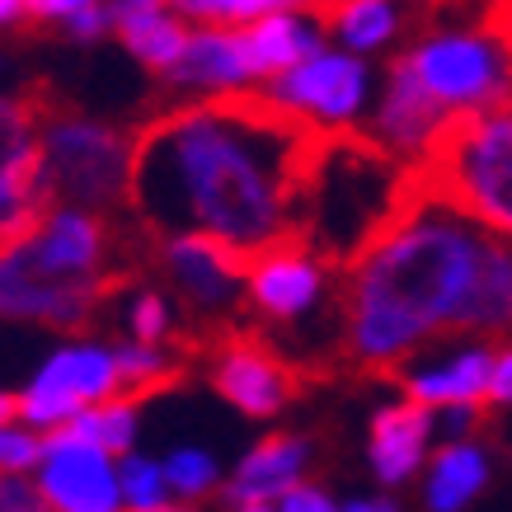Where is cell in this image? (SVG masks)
<instances>
[{
	"instance_id": "6da1fadb",
	"label": "cell",
	"mask_w": 512,
	"mask_h": 512,
	"mask_svg": "<svg viewBox=\"0 0 512 512\" xmlns=\"http://www.w3.org/2000/svg\"><path fill=\"white\" fill-rule=\"evenodd\" d=\"M329 127L278 94H207L132 137L127 202L156 240L212 235L249 264L301 240L306 188Z\"/></svg>"
},
{
	"instance_id": "7a4b0ae2",
	"label": "cell",
	"mask_w": 512,
	"mask_h": 512,
	"mask_svg": "<svg viewBox=\"0 0 512 512\" xmlns=\"http://www.w3.org/2000/svg\"><path fill=\"white\" fill-rule=\"evenodd\" d=\"M498 334H512V235L409 184L395 221L348 268V353L390 372L428 339Z\"/></svg>"
},
{
	"instance_id": "3957f363",
	"label": "cell",
	"mask_w": 512,
	"mask_h": 512,
	"mask_svg": "<svg viewBox=\"0 0 512 512\" xmlns=\"http://www.w3.org/2000/svg\"><path fill=\"white\" fill-rule=\"evenodd\" d=\"M132 254L113 249L104 212L52 207L19 245L0 254V320L80 329L127 278Z\"/></svg>"
},
{
	"instance_id": "277c9868",
	"label": "cell",
	"mask_w": 512,
	"mask_h": 512,
	"mask_svg": "<svg viewBox=\"0 0 512 512\" xmlns=\"http://www.w3.org/2000/svg\"><path fill=\"white\" fill-rule=\"evenodd\" d=\"M409 160H400L372 132L329 127L306 188L301 240L329 268H353L362 249L386 231L404 207Z\"/></svg>"
},
{
	"instance_id": "5b68a950",
	"label": "cell",
	"mask_w": 512,
	"mask_h": 512,
	"mask_svg": "<svg viewBox=\"0 0 512 512\" xmlns=\"http://www.w3.org/2000/svg\"><path fill=\"white\" fill-rule=\"evenodd\" d=\"M409 184L512 235V109H451L409 160Z\"/></svg>"
},
{
	"instance_id": "8992f818",
	"label": "cell",
	"mask_w": 512,
	"mask_h": 512,
	"mask_svg": "<svg viewBox=\"0 0 512 512\" xmlns=\"http://www.w3.org/2000/svg\"><path fill=\"white\" fill-rule=\"evenodd\" d=\"M132 184V141L90 118L47 113L43 118V188L52 207L113 212Z\"/></svg>"
},
{
	"instance_id": "52a82bcc",
	"label": "cell",
	"mask_w": 512,
	"mask_h": 512,
	"mask_svg": "<svg viewBox=\"0 0 512 512\" xmlns=\"http://www.w3.org/2000/svg\"><path fill=\"white\" fill-rule=\"evenodd\" d=\"M404 57L447 109H512V43L489 19L428 29Z\"/></svg>"
},
{
	"instance_id": "ba28073f",
	"label": "cell",
	"mask_w": 512,
	"mask_h": 512,
	"mask_svg": "<svg viewBox=\"0 0 512 512\" xmlns=\"http://www.w3.org/2000/svg\"><path fill=\"white\" fill-rule=\"evenodd\" d=\"M43 94H0V254L52 212L43 188Z\"/></svg>"
},
{
	"instance_id": "9c48e42d",
	"label": "cell",
	"mask_w": 512,
	"mask_h": 512,
	"mask_svg": "<svg viewBox=\"0 0 512 512\" xmlns=\"http://www.w3.org/2000/svg\"><path fill=\"white\" fill-rule=\"evenodd\" d=\"M104 400H123V372H118V353L99 348V343H71L57 348L43 367L33 372V381L19 395V414L43 428H62Z\"/></svg>"
},
{
	"instance_id": "30bf717a",
	"label": "cell",
	"mask_w": 512,
	"mask_h": 512,
	"mask_svg": "<svg viewBox=\"0 0 512 512\" xmlns=\"http://www.w3.org/2000/svg\"><path fill=\"white\" fill-rule=\"evenodd\" d=\"M165 264L184 296V306L202 325H231L240 301H249V259L212 235H174L165 240Z\"/></svg>"
},
{
	"instance_id": "8fae6325",
	"label": "cell",
	"mask_w": 512,
	"mask_h": 512,
	"mask_svg": "<svg viewBox=\"0 0 512 512\" xmlns=\"http://www.w3.org/2000/svg\"><path fill=\"white\" fill-rule=\"evenodd\" d=\"M38 494L52 512H123V480L113 466V451L99 442L52 428L38 461Z\"/></svg>"
},
{
	"instance_id": "7c38bea8",
	"label": "cell",
	"mask_w": 512,
	"mask_h": 512,
	"mask_svg": "<svg viewBox=\"0 0 512 512\" xmlns=\"http://www.w3.org/2000/svg\"><path fill=\"white\" fill-rule=\"evenodd\" d=\"M268 94H278L282 104L301 109L320 127H348L367 99V66L343 52H315L306 62H296L292 71L273 76Z\"/></svg>"
},
{
	"instance_id": "4fadbf2b",
	"label": "cell",
	"mask_w": 512,
	"mask_h": 512,
	"mask_svg": "<svg viewBox=\"0 0 512 512\" xmlns=\"http://www.w3.org/2000/svg\"><path fill=\"white\" fill-rule=\"evenodd\" d=\"M212 386L226 400L249 414V419H268L296 395V372L282 353H273L259 334H231L221 343L217 367H212Z\"/></svg>"
},
{
	"instance_id": "5bb4252c",
	"label": "cell",
	"mask_w": 512,
	"mask_h": 512,
	"mask_svg": "<svg viewBox=\"0 0 512 512\" xmlns=\"http://www.w3.org/2000/svg\"><path fill=\"white\" fill-rule=\"evenodd\" d=\"M320 292H325V264L306 240H287L249 264V306L273 325H301L320 306Z\"/></svg>"
},
{
	"instance_id": "9a60e30c",
	"label": "cell",
	"mask_w": 512,
	"mask_h": 512,
	"mask_svg": "<svg viewBox=\"0 0 512 512\" xmlns=\"http://www.w3.org/2000/svg\"><path fill=\"white\" fill-rule=\"evenodd\" d=\"M494 362L498 353L489 348H451V353H404L390 376L404 386L409 400H423L433 409H447V404H484L489 400V381H494Z\"/></svg>"
},
{
	"instance_id": "2e32d148",
	"label": "cell",
	"mask_w": 512,
	"mask_h": 512,
	"mask_svg": "<svg viewBox=\"0 0 512 512\" xmlns=\"http://www.w3.org/2000/svg\"><path fill=\"white\" fill-rule=\"evenodd\" d=\"M447 113H451L447 104L419 80L414 62H409V57H395V62H390L386 94H381V109H376V118H372V137L381 141V146H390L400 160H419L423 146L433 141V132L442 127Z\"/></svg>"
},
{
	"instance_id": "e0dca14e",
	"label": "cell",
	"mask_w": 512,
	"mask_h": 512,
	"mask_svg": "<svg viewBox=\"0 0 512 512\" xmlns=\"http://www.w3.org/2000/svg\"><path fill=\"white\" fill-rule=\"evenodd\" d=\"M306 10L357 52L386 47L400 33H428L433 24V0H311Z\"/></svg>"
},
{
	"instance_id": "ac0fdd59",
	"label": "cell",
	"mask_w": 512,
	"mask_h": 512,
	"mask_svg": "<svg viewBox=\"0 0 512 512\" xmlns=\"http://www.w3.org/2000/svg\"><path fill=\"white\" fill-rule=\"evenodd\" d=\"M433 437V404L404 400L381 409L372 423V470L381 484H404L419 470Z\"/></svg>"
},
{
	"instance_id": "d6986e66",
	"label": "cell",
	"mask_w": 512,
	"mask_h": 512,
	"mask_svg": "<svg viewBox=\"0 0 512 512\" xmlns=\"http://www.w3.org/2000/svg\"><path fill=\"white\" fill-rule=\"evenodd\" d=\"M320 19L306 10V15H292V10H273V15L254 19V24H240V38H245V57L254 76H282L292 71L296 62H306L320 52Z\"/></svg>"
},
{
	"instance_id": "ffe728a7",
	"label": "cell",
	"mask_w": 512,
	"mask_h": 512,
	"mask_svg": "<svg viewBox=\"0 0 512 512\" xmlns=\"http://www.w3.org/2000/svg\"><path fill=\"white\" fill-rule=\"evenodd\" d=\"M174 85H184V90H231L240 80H249V57H245V38L240 29H202L188 38L184 57L165 71Z\"/></svg>"
},
{
	"instance_id": "44dd1931",
	"label": "cell",
	"mask_w": 512,
	"mask_h": 512,
	"mask_svg": "<svg viewBox=\"0 0 512 512\" xmlns=\"http://www.w3.org/2000/svg\"><path fill=\"white\" fill-rule=\"evenodd\" d=\"M113 29L123 33V43L156 71H170L184 57L188 38H193L179 19L165 15V0H118L113 5Z\"/></svg>"
},
{
	"instance_id": "7402d4cb",
	"label": "cell",
	"mask_w": 512,
	"mask_h": 512,
	"mask_svg": "<svg viewBox=\"0 0 512 512\" xmlns=\"http://www.w3.org/2000/svg\"><path fill=\"white\" fill-rule=\"evenodd\" d=\"M306 470V442L301 437H268L249 451L240 470L231 480V498L235 503H268V498H282L287 489H296Z\"/></svg>"
},
{
	"instance_id": "603a6c76",
	"label": "cell",
	"mask_w": 512,
	"mask_h": 512,
	"mask_svg": "<svg viewBox=\"0 0 512 512\" xmlns=\"http://www.w3.org/2000/svg\"><path fill=\"white\" fill-rule=\"evenodd\" d=\"M489 480V461L480 447L470 442H451L437 451L433 475H428V508L433 512H461L470 498L484 489Z\"/></svg>"
},
{
	"instance_id": "cb8c5ba5",
	"label": "cell",
	"mask_w": 512,
	"mask_h": 512,
	"mask_svg": "<svg viewBox=\"0 0 512 512\" xmlns=\"http://www.w3.org/2000/svg\"><path fill=\"white\" fill-rule=\"evenodd\" d=\"M66 433L85 437V442H99L104 451H127L132 447V433H137V423H132V400H104V404H90V409H80L71 423H62Z\"/></svg>"
},
{
	"instance_id": "d4e9b609",
	"label": "cell",
	"mask_w": 512,
	"mask_h": 512,
	"mask_svg": "<svg viewBox=\"0 0 512 512\" xmlns=\"http://www.w3.org/2000/svg\"><path fill=\"white\" fill-rule=\"evenodd\" d=\"M113 353H118V372H123V400H141L151 390L170 386L174 372H179L170 357H160L156 343L132 339L127 348H113Z\"/></svg>"
},
{
	"instance_id": "484cf974",
	"label": "cell",
	"mask_w": 512,
	"mask_h": 512,
	"mask_svg": "<svg viewBox=\"0 0 512 512\" xmlns=\"http://www.w3.org/2000/svg\"><path fill=\"white\" fill-rule=\"evenodd\" d=\"M118 480H123L127 508H156V503H165V494H170L165 466L146 461V456H127L123 466H118Z\"/></svg>"
},
{
	"instance_id": "4316f807",
	"label": "cell",
	"mask_w": 512,
	"mask_h": 512,
	"mask_svg": "<svg viewBox=\"0 0 512 512\" xmlns=\"http://www.w3.org/2000/svg\"><path fill=\"white\" fill-rule=\"evenodd\" d=\"M165 475H170V489L184 498H202L212 484H217V461L198 447H179L170 451V461H165Z\"/></svg>"
},
{
	"instance_id": "83f0119b",
	"label": "cell",
	"mask_w": 512,
	"mask_h": 512,
	"mask_svg": "<svg viewBox=\"0 0 512 512\" xmlns=\"http://www.w3.org/2000/svg\"><path fill=\"white\" fill-rule=\"evenodd\" d=\"M184 5L198 19H212V24H231V29H240V24H254V19L273 15V10H282V5H311V0H184Z\"/></svg>"
},
{
	"instance_id": "f1b7e54d",
	"label": "cell",
	"mask_w": 512,
	"mask_h": 512,
	"mask_svg": "<svg viewBox=\"0 0 512 512\" xmlns=\"http://www.w3.org/2000/svg\"><path fill=\"white\" fill-rule=\"evenodd\" d=\"M43 447L47 442H38L29 428H10V423H0V470H10V475L33 470L38 461H43Z\"/></svg>"
},
{
	"instance_id": "f546056e",
	"label": "cell",
	"mask_w": 512,
	"mask_h": 512,
	"mask_svg": "<svg viewBox=\"0 0 512 512\" xmlns=\"http://www.w3.org/2000/svg\"><path fill=\"white\" fill-rule=\"evenodd\" d=\"M165 329H170V311H165V301L156 292H141L132 301V339L141 343H160L165 339Z\"/></svg>"
},
{
	"instance_id": "4dcf8cb0",
	"label": "cell",
	"mask_w": 512,
	"mask_h": 512,
	"mask_svg": "<svg viewBox=\"0 0 512 512\" xmlns=\"http://www.w3.org/2000/svg\"><path fill=\"white\" fill-rule=\"evenodd\" d=\"M278 512H339V508L329 503L325 489H315V484H296V489H287V494L278 498Z\"/></svg>"
},
{
	"instance_id": "1f68e13d",
	"label": "cell",
	"mask_w": 512,
	"mask_h": 512,
	"mask_svg": "<svg viewBox=\"0 0 512 512\" xmlns=\"http://www.w3.org/2000/svg\"><path fill=\"white\" fill-rule=\"evenodd\" d=\"M43 503H47V498L33 494L29 484H19V480L0 484V512H43Z\"/></svg>"
},
{
	"instance_id": "d6a6232c",
	"label": "cell",
	"mask_w": 512,
	"mask_h": 512,
	"mask_svg": "<svg viewBox=\"0 0 512 512\" xmlns=\"http://www.w3.org/2000/svg\"><path fill=\"white\" fill-rule=\"evenodd\" d=\"M66 24H71L76 38H94V33H104L113 24V10H104V5H85V10H76Z\"/></svg>"
},
{
	"instance_id": "836d02e7",
	"label": "cell",
	"mask_w": 512,
	"mask_h": 512,
	"mask_svg": "<svg viewBox=\"0 0 512 512\" xmlns=\"http://www.w3.org/2000/svg\"><path fill=\"white\" fill-rule=\"evenodd\" d=\"M85 5H94V0H24V10L33 19H71Z\"/></svg>"
},
{
	"instance_id": "e575fe53",
	"label": "cell",
	"mask_w": 512,
	"mask_h": 512,
	"mask_svg": "<svg viewBox=\"0 0 512 512\" xmlns=\"http://www.w3.org/2000/svg\"><path fill=\"white\" fill-rule=\"evenodd\" d=\"M489 400H498V404H512V348H508V353H498V362H494V381H489Z\"/></svg>"
},
{
	"instance_id": "d590c367",
	"label": "cell",
	"mask_w": 512,
	"mask_h": 512,
	"mask_svg": "<svg viewBox=\"0 0 512 512\" xmlns=\"http://www.w3.org/2000/svg\"><path fill=\"white\" fill-rule=\"evenodd\" d=\"M19 414V395H5V390H0V423H10Z\"/></svg>"
},
{
	"instance_id": "8d00e7d4",
	"label": "cell",
	"mask_w": 512,
	"mask_h": 512,
	"mask_svg": "<svg viewBox=\"0 0 512 512\" xmlns=\"http://www.w3.org/2000/svg\"><path fill=\"white\" fill-rule=\"evenodd\" d=\"M348 512H395V503H386V498H367V503H353Z\"/></svg>"
},
{
	"instance_id": "74e56055",
	"label": "cell",
	"mask_w": 512,
	"mask_h": 512,
	"mask_svg": "<svg viewBox=\"0 0 512 512\" xmlns=\"http://www.w3.org/2000/svg\"><path fill=\"white\" fill-rule=\"evenodd\" d=\"M15 15H24V0H0V24L15 19Z\"/></svg>"
},
{
	"instance_id": "f35d334b",
	"label": "cell",
	"mask_w": 512,
	"mask_h": 512,
	"mask_svg": "<svg viewBox=\"0 0 512 512\" xmlns=\"http://www.w3.org/2000/svg\"><path fill=\"white\" fill-rule=\"evenodd\" d=\"M132 512H188V508H170V503H156V508H132Z\"/></svg>"
},
{
	"instance_id": "ab89813d",
	"label": "cell",
	"mask_w": 512,
	"mask_h": 512,
	"mask_svg": "<svg viewBox=\"0 0 512 512\" xmlns=\"http://www.w3.org/2000/svg\"><path fill=\"white\" fill-rule=\"evenodd\" d=\"M240 512H278V508H268V503H240Z\"/></svg>"
}]
</instances>
